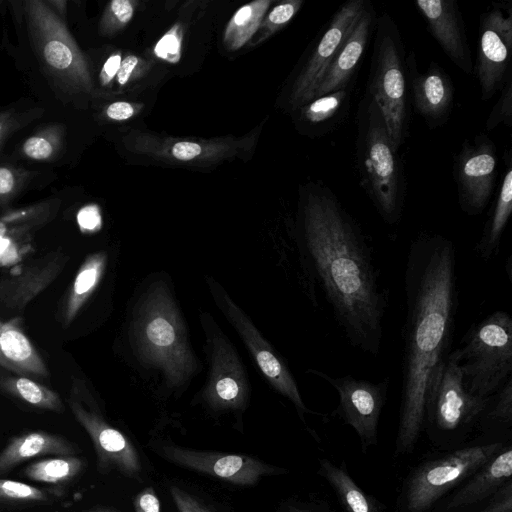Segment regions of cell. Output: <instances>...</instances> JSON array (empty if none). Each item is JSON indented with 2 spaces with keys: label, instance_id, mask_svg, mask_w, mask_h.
<instances>
[{
  "label": "cell",
  "instance_id": "cell-1",
  "mask_svg": "<svg viewBox=\"0 0 512 512\" xmlns=\"http://www.w3.org/2000/svg\"><path fill=\"white\" fill-rule=\"evenodd\" d=\"M299 226L314 276L348 343L376 357L387 293L359 224L321 181L301 191Z\"/></svg>",
  "mask_w": 512,
  "mask_h": 512
},
{
  "label": "cell",
  "instance_id": "cell-2",
  "mask_svg": "<svg viewBox=\"0 0 512 512\" xmlns=\"http://www.w3.org/2000/svg\"><path fill=\"white\" fill-rule=\"evenodd\" d=\"M402 386L397 453L410 452L424 428L428 394L451 352L458 304L457 257L451 239L422 232L404 271Z\"/></svg>",
  "mask_w": 512,
  "mask_h": 512
},
{
  "label": "cell",
  "instance_id": "cell-3",
  "mask_svg": "<svg viewBox=\"0 0 512 512\" xmlns=\"http://www.w3.org/2000/svg\"><path fill=\"white\" fill-rule=\"evenodd\" d=\"M129 336L138 360L156 368L171 388L183 386L198 370L185 323L163 281L152 283L134 305Z\"/></svg>",
  "mask_w": 512,
  "mask_h": 512
},
{
  "label": "cell",
  "instance_id": "cell-4",
  "mask_svg": "<svg viewBox=\"0 0 512 512\" xmlns=\"http://www.w3.org/2000/svg\"><path fill=\"white\" fill-rule=\"evenodd\" d=\"M355 160L359 183L382 220L397 224L403 214L406 181L399 151L376 101L365 91L356 113Z\"/></svg>",
  "mask_w": 512,
  "mask_h": 512
},
{
  "label": "cell",
  "instance_id": "cell-5",
  "mask_svg": "<svg viewBox=\"0 0 512 512\" xmlns=\"http://www.w3.org/2000/svg\"><path fill=\"white\" fill-rule=\"evenodd\" d=\"M366 92L378 104L397 151L410 127L409 89L405 49L400 30L387 12L376 17Z\"/></svg>",
  "mask_w": 512,
  "mask_h": 512
},
{
  "label": "cell",
  "instance_id": "cell-6",
  "mask_svg": "<svg viewBox=\"0 0 512 512\" xmlns=\"http://www.w3.org/2000/svg\"><path fill=\"white\" fill-rule=\"evenodd\" d=\"M469 392L493 395L512 373V317L497 310L473 325L451 351Z\"/></svg>",
  "mask_w": 512,
  "mask_h": 512
},
{
  "label": "cell",
  "instance_id": "cell-7",
  "mask_svg": "<svg viewBox=\"0 0 512 512\" xmlns=\"http://www.w3.org/2000/svg\"><path fill=\"white\" fill-rule=\"evenodd\" d=\"M257 138V130L242 137L211 139L161 136L130 130L125 137V146L131 153L157 161L208 166L251 152Z\"/></svg>",
  "mask_w": 512,
  "mask_h": 512
},
{
  "label": "cell",
  "instance_id": "cell-8",
  "mask_svg": "<svg viewBox=\"0 0 512 512\" xmlns=\"http://www.w3.org/2000/svg\"><path fill=\"white\" fill-rule=\"evenodd\" d=\"M502 447V443L466 447L419 466L405 488L407 510L426 511L451 487L483 467Z\"/></svg>",
  "mask_w": 512,
  "mask_h": 512
},
{
  "label": "cell",
  "instance_id": "cell-9",
  "mask_svg": "<svg viewBox=\"0 0 512 512\" xmlns=\"http://www.w3.org/2000/svg\"><path fill=\"white\" fill-rule=\"evenodd\" d=\"M488 399L467 390L450 352L428 394L424 425L442 434L464 432L480 420Z\"/></svg>",
  "mask_w": 512,
  "mask_h": 512
},
{
  "label": "cell",
  "instance_id": "cell-10",
  "mask_svg": "<svg viewBox=\"0 0 512 512\" xmlns=\"http://www.w3.org/2000/svg\"><path fill=\"white\" fill-rule=\"evenodd\" d=\"M511 50V2H494L481 15L477 56L473 68L482 100L491 99L512 75Z\"/></svg>",
  "mask_w": 512,
  "mask_h": 512
},
{
  "label": "cell",
  "instance_id": "cell-11",
  "mask_svg": "<svg viewBox=\"0 0 512 512\" xmlns=\"http://www.w3.org/2000/svg\"><path fill=\"white\" fill-rule=\"evenodd\" d=\"M367 3V0L345 2L325 25L290 85L287 105L291 112L313 99L337 50L361 17Z\"/></svg>",
  "mask_w": 512,
  "mask_h": 512
},
{
  "label": "cell",
  "instance_id": "cell-12",
  "mask_svg": "<svg viewBox=\"0 0 512 512\" xmlns=\"http://www.w3.org/2000/svg\"><path fill=\"white\" fill-rule=\"evenodd\" d=\"M497 148L484 133L466 139L454 156L453 178L458 203L469 216L481 214L488 205L497 177Z\"/></svg>",
  "mask_w": 512,
  "mask_h": 512
},
{
  "label": "cell",
  "instance_id": "cell-13",
  "mask_svg": "<svg viewBox=\"0 0 512 512\" xmlns=\"http://www.w3.org/2000/svg\"><path fill=\"white\" fill-rule=\"evenodd\" d=\"M207 281L215 303L238 331L261 372L273 388L294 404L304 421V415L311 411L304 404L295 379L286 364L225 290L213 279L207 278Z\"/></svg>",
  "mask_w": 512,
  "mask_h": 512
},
{
  "label": "cell",
  "instance_id": "cell-14",
  "mask_svg": "<svg viewBox=\"0 0 512 512\" xmlns=\"http://www.w3.org/2000/svg\"><path fill=\"white\" fill-rule=\"evenodd\" d=\"M68 404L75 419L92 441L99 472H116L140 481L143 472L142 462L131 440L110 425L90 402L73 394Z\"/></svg>",
  "mask_w": 512,
  "mask_h": 512
},
{
  "label": "cell",
  "instance_id": "cell-15",
  "mask_svg": "<svg viewBox=\"0 0 512 512\" xmlns=\"http://www.w3.org/2000/svg\"><path fill=\"white\" fill-rule=\"evenodd\" d=\"M310 373L324 379L339 395L338 413L356 431L364 452L377 444L378 423L385 405L389 377L379 381L357 379L353 376L333 377L319 370Z\"/></svg>",
  "mask_w": 512,
  "mask_h": 512
},
{
  "label": "cell",
  "instance_id": "cell-16",
  "mask_svg": "<svg viewBox=\"0 0 512 512\" xmlns=\"http://www.w3.org/2000/svg\"><path fill=\"white\" fill-rule=\"evenodd\" d=\"M209 343V374L202 398L213 410H243L250 387L245 368L232 344L221 333L206 329Z\"/></svg>",
  "mask_w": 512,
  "mask_h": 512
},
{
  "label": "cell",
  "instance_id": "cell-17",
  "mask_svg": "<svg viewBox=\"0 0 512 512\" xmlns=\"http://www.w3.org/2000/svg\"><path fill=\"white\" fill-rule=\"evenodd\" d=\"M157 451L175 465L236 485H255L264 476L286 473L248 455L192 450L175 444L161 445Z\"/></svg>",
  "mask_w": 512,
  "mask_h": 512
},
{
  "label": "cell",
  "instance_id": "cell-18",
  "mask_svg": "<svg viewBox=\"0 0 512 512\" xmlns=\"http://www.w3.org/2000/svg\"><path fill=\"white\" fill-rule=\"evenodd\" d=\"M408 85L413 107L430 129L443 126L449 119L454 86L449 74L432 61L420 72L414 51L406 58Z\"/></svg>",
  "mask_w": 512,
  "mask_h": 512
},
{
  "label": "cell",
  "instance_id": "cell-19",
  "mask_svg": "<svg viewBox=\"0 0 512 512\" xmlns=\"http://www.w3.org/2000/svg\"><path fill=\"white\" fill-rule=\"evenodd\" d=\"M415 6L446 56L466 74L473 73L464 20L456 0H418Z\"/></svg>",
  "mask_w": 512,
  "mask_h": 512
},
{
  "label": "cell",
  "instance_id": "cell-20",
  "mask_svg": "<svg viewBox=\"0 0 512 512\" xmlns=\"http://www.w3.org/2000/svg\"><path fill=\"white\" fill-rule=\"evenodd\" d=\"M375 22V11L368 1L361 17L337 50L313 98L351 87L353 76L370 42Z\"/></svg>",
  "mask_w": 512,
  "mask_h": 512
},
{
  "label": "cell",
  "instance_id": "cell-21",
  "mask_svg": "<svg viewBox=\"0 0 512 512\" xmlns=\"http://www.w3.org/2000/svg\"><path fill=\"white\" fill-rule=\"evenodd\" d=\"M77 448L66 438L46 431H30L12 437L0 452V475L17 465L43 456H71Z\"/></svg>",
  "mask_w": 512,
  "mask_h": 512
},
{
  "label": "cell",
  "instance_id": "cell-22",
  "mask_svg": "<svg viewBox=\"0 0 512 512\" xmlns=\"http://www.w3.org/2000/svg\"><path fill=\"white\" fill-rule=\"evenodd\" d=\"M63 265L62 258L42 260L25 268L16 277L0 282V303L8 309H23L53 282L63 269Z\"/></svg>",
  "mask_w": 512,
  "mask_h": 512
},
{
  "label": "cell",
  "instance_id": "cell-23",
  "mask_svg": "<svg viewBox=\"0 0 512 512\" xmlns=\"http://www.w3.org/2000/svg\"><path fill=\"white\" fill-rule=\"evenodd\" d=\"M504 159L506 169L475 247L476 253L484 261L498 254L501 238L512 213V158L509 150L506 151Z\"/></svg>",
  "mask_w": 512,
  "mask_h": 512
},
{
  "label": "cell",
  "instance_id": "cell-24",
  "mask_svg": "<svg viewBox=\"0 0 512 512\" xmlns=\"http://www.w3.org/2000/svg\"><path fill=\"white\" fill-rule=\"evenodd\" d=\"M351 100V88L334 91L316 98L297 108L305 131L312 137H320L335 130L346 118Z\"/></svg>",
  "mask_w": 512,
  "mask_h": 512
},
{
  "label": "cell",
  "instance_id": "cell-25",
  "mask_svg": "<svg viewBox=\"0 0 512 512\" xmlns=\"http://www.w3.org/2000/svg\"><path fill=\"white\" fill-rule=\"evenodd\" d=\"M512 475V449L501 450L451 499L449 508L475 504L495 493Z\"/></svg>",
  "mask_w": 512,
  "mask_h": 512
},
{
  "label": "cell",
  "instance_id": "cell-26",
  "mask_svg": "<svg viewBox=\"0 0 512 512\" xmlns=\"http://www.w3.org/2000/svg\"><path fill=\"white\" fill-rule=\"evenodd\" d=\"M0 365L24 377L48 376L42 358L15 320L0 327Z\"/></svg>",
  "mask_w": 512,
  "mask_h": 512
},
{
  "label": "cell",
  "instance_id": "cell-27",
  "mask_svg": "<svg viewBox=\"0 0 512 512\" xmlns=\"http://www.w3.org/2000/svg\"><path fill=\"white\" fill-rule=\"evenodd\" d=\"M319 464L320 474L336 491L346 512H382L381 505L364 493L344 465L337 466L328 459H321Z\"/></svg>",
  "mask_w": 512,
  "mask_h": 512
},
{
  "label": "cell",
  "instance_id": "cell-28",
  "mask_svg": "<svg viewBox=\"0 0 512 512\" xmlns=\"http://www.w3.org/2000/svg\"><path fill=\"white\" fill-rule=\"evenodd\" d=\"M272 1L255 0L241 6L226 25L223 43L228 51H236L257 33Z\"/></svg>",
  "mask_w": 512,
  "mask_h": 512
},
{
  "label": "cell",
  "instance_id": "cell-29",
  "mask_svg": "<svg viewBox=\"0 0 512 512\" xmlns=\"http://www.w3.org/2000/svg\"><path fill=\"white\" fill-rule=\"evenodd\" d=\"M104 253L90 255L80 267L63 308V324L69 325L98 285L105 267Z\"/></svg>",
  "mask_w": 512,
  "mask_h": 512
},
{
  "label": "cell",
  "instance_id": "cell-30",
  "mask_svg": "<svg viewBox=\"0 0 512 512\" xmlns=\"http://www.w3.org/2000/svg\"><path fill=\"white\" fill-rule=\"evenodd\" d=\"M84 466L83 459L76 455L56 456L30 463L23 470V474L37 482L64 484L77 477Z\"/></svg>",
  "mask_w": 512,
  "mask_h": 512
},
{
  "label": "cell",
  "instance_id": "cell-31",
  "mask_svg": "<svg viewBox=\"0 0 512 512\" xmlns=\"http://www.w3.org/2000/svg\"><path fill=\"white\" fill-rule=\"evenodd\" d=\"M0 385L9 394L33 407L59 413L64 410L58 393L27 377H8L2 379Z\"/></svg>",
  "mask_w": 512,
  "mask_h": 512
},
{
  "label": "cell",
  "instance_id": "cell-32",
  "mask_svg": "<svg viewBox=\"0 0 512 512\" xmlns=\"http://www.w3.org/2000/svg\"><path fill=\"white\" fill-rule=\"evenodd\" d=\"M302 5L303 0L279 2L263 18L255 38L251 39L252 41H250L249 45L254 47L269 39L294 18Z\"/></svg>",
  "mask_w": 512,
  "mask_h": 512
},
{
  "label": "cell",
  "instance_id": "cell-33",
  "mask_svg": "<svg viewBox=\"0 0 512 512\" xmlns=\"http://www.w3.org/2000/svg\"><path fill=\"white\" fill-rule=\"evenodd\" d=\"M52 496L49 492L24 482L0 479V502L47 503Z\"/></svg>",
  "mask_w": 512,
  "mask_h": 512
},
{
  "label": "cell",
  "instance_id": "cell-34",
  "mask_svg": "<svg viewBox=\"0 0 512 512\" xmlns=\"http://www.w3.org/2000/svg\"><path fill=\"white\" fill-rule=\"evenodd\" d=\"M480 419L503 425L512 423V376L489 397Z\"/></svg>",
  "mask_w": 512,
  "mask_h": 512
},
{
  "label": "cell",
  "instance_id": "cell-35",
  "mask_svg": "<svg viewBox=\"0 0 512 512\" xmlns=\"http://www.w3.org/2000/svg\"><path fill=\"white\" fill-rule=\"evenodd\" d=\"M182 43L183 27L181 23H176L157 41L153 53L169 64H177L182 56Z\"/></svg>",
  "mask_w": 512,
  "mask_h": 512
},
{
  "label": "cell",
  "instance_id": "cell-36",
  "mask_svg": "<svg viewBox=\"0 0 512 512\" xmlns=\"http://www.w3.org/2000/svg\"><path fill=\"white\" fill-rule=\"evenodd\" d=\"M500 95L490 114L486 120V129L491 131L500 124L506 125L508 128L512 124V75L509 76L502 88Z\"/></svg>",
  "mask_w": 512,
  "mask_h": 512
},
{
  "label": "cell",
  "instance_id": "cell-37",
  "mask_svg": "<svg viewBox=\"0 0 512 512\" xmlns=\"http://www.w3.org/2000/svg\"><path fill=\"white\" fill-rule=\"evenodd\" d=\"M137 1L113 0L109 3L105 15V25L109 32H115L124 28L133 18Z\"/></svg>",
  "mask_w": 512,
  "mask_h": 512
},
{
  "label": "cell",
  "instance_id": "cell-38",
  "mask_svg": "<svg viewBox=\"0 0 512 512\" xmlns=\"http://www.w3.org/2000/svg\"><path fill=\"white\" fill-rule=\"evenodd\" d=\"M148 68V63L134 54L125 56L120 64L116 81L119 86L123 87L132 80L142 76Z\"/></svg>",
  "mask_w": 512,
  "mask_h": 512
},
{
  "label": "cell",
  "instance_id": "cell-39",
  "mask_svg": "<svg viewBox=\"0 0 512 512\" xmlns=\"http://www.w3.org/2000/svg\"><path fill=\"white\" fill-rule=\"evenodd\" d=\"M44 57L49 65L56 69L69 67L73 60L71 50L62 42L52 40L44 47Z\"/></svg>",
  "mask_w": 512,
  "mask_h": 512
},
{
  "label": "cell",
  "instance_id": "cell-40",
  "mask_svg": "<svg viewBox=\"0 0 512 512\" xmlns=\"http://www.w3.org/2000/svg\"><path fill=\"white\" fill-rule=\"evenodd\" d=\"M170 494L178 512H210L197 498L176 485H171Z\"/></svg>",
  "mask_w": 512,
  "mask_h": 512
},
{
  "label": "cell",
  "instance_id": "cell-41",
  "mask_svg": "<svg viewBox=\"0 0 512 512\" xmlns=\"http://www.w3.org/2000/svg\"><path fill=\"white\" fill-rule=\"evenodd\" d=\"M480 512H512V482L507 481Z\"/></svg>",
  "mask_w": 512,
  "mask_h": 512
},
{
  "label": "cell",
  "instance_id": "cell-42",
  "mask_svg": "<svg viewBox=\"0 0 512 512\" xmlns=\"http://www.w3.org/2000/svg\"><path fill=\"white\" fill-rule=\"evenodd\" d=\"M143 105L127 101H116L106 108V115L114 121H125L137 115Z\"/></svg>",
  "mask_w": 512,
  "mask_h": 512
},
{
  "label": "cell",
  "instance_id": "cell-43",
  "mask_svg": "<svg viewBox=\"0 0 512 512\" xmlns=\"http://www.w3.org/2000/svg\"><path fill=\"white\" fill-rule=\"evenodd\" d=\"M135 512H160V501L152 486L140 491L133 501Z\"/></svg>",
  "mask_w": 512,
  "mask_h": 512
},
{
  "label": "cell",
  "instance_id": "cell-44",
  "mask_svg": "<svg viewBox=\"0 0 512 512\" xmlns=\"http://www.w3.org/2000/svg\"><path fill=\"white\" fill-rule=\"evenodd\" d=\"M77 220L79 226L85 231H95L101 226V215L96 205H88L83 207L78 215Z\"/></svg>",
  "mask_w": 512,
  "mask_h": 512
},
{
  "label": "cell",
  "instance_id": "cell-45",
  "mask_svg": "<svg viewBox=\"0 0 512 512\" xmlns=\"http://www.w3.org/2000/svg\"><path fill=\"white\" fill-rule=\"evenodd\" d=\"M24 152L31 158L41 160L51 155L52 146L41 137H31L24 144Z\"/></svg>",
  "mask_w": 512,
  "mask_h": 512
},
{
  "label": "cell",
  "instance_id": "cell-46",
  "mask_svg": "<svg viewBox=\"0 0 512 512\" xmlns=\"http://www.w3.org/2000/svg\"><path fill=\"white\" fill-rule=\"evenodd\" d=\"M122 61L121 53L112 54L104 63L101 71V82L103 85L110 83L117 75Z\"/></svg>",
  "mask_w": 512,
  "mask_h": 512
},
{
  "label": "cell",
  "instance_id": "cell-47",
  "mask_svg": "<svg viewBox=\"0 0 512 512\" xmlns=\"http://www.w3.org/2000/svg\"><path fill=\"white\" fill-rule=\"evenodd\" d=\"M14 184L12 173L6 168H0V194L11 191Z\"/></svg>",
  "mask_w": 512,
  "mask_h": 512
},
{
  "label": "cell",
  "instance_id": "cell-48",
  "mask_svg": "<svg viewBox=\"0 0 512 512\" xmlns=\"http://www.w3.org/2000/svg\"><path fill=\"white\" fill-rule=\"evenodd\" d=\"M285 512H315L310 509L301 508V507H290Z\"/></svg>",
  "mask_w": 512,
  "mask_h": 512
},
{
  "label": "cell",
  "instance_id": "cell-49",
  "mask_svg": "<svg viewBox=\"0 0 512 512\" xmlns=\"http://www.w3.org/2000/svg\"><path fill=\"white\" fill-rule=\"evenodd\" d=\"M506 268H507L506 270L508 272V277L510 279V282H512V280H511V276H512V273H511V270H512V259H511V257H509L508 260H507Z\"/></svg>",
  "mask_w": 512,
  "mask_h": 512
},
{
  "label": "cell",
  "instance_id": "cell-50",
  "mask_svg": "<svg viewBox=\"0 0 512 512\" xmlns=\"http://www.w3.org/2000/svg\"><path fill=\"white\" fill-rule=\"evenodd\" d=\"M5 233H6V227H5V225L3 223L0 222V239L3 238Z\"/></svg>",
  "mask_w": 512,
  "mask_h": 512
},
{
  "label": "cell",
  "instance_id": "cell-51",
  "mask_svg": "<svg viewBox=\"0 0 512 512\" xmlns=\"http://www.w3.org/2000/svg\"><path fill=\"white\" fill-rule=\"evenodd\" d=\"M90 512H117V511H114L111 509H98V510H94V511H90Z\"/></svg>",
  "mask_w": 512,
  "mask_h": 512
},
{
  "label": "cell",
  "instance_id": "cell-52",
  "mask_svg": "<svg viewBox=\"0 0 512 512\" xmlns=\"http://www.w3.org/2000/svg\"><path fill=\"white\" fill-rule=\"evenodd\" d=\"M1 323H2V322H0V324H1Z\"/></svg>",
  "mask_w": 512,
  "mask_h": 512
},
{
  "label": "cell",
  "instance_id": "cell-53",
  "mask_svg": "<svg viewBox=\"0 0 512 512\" xmlns=\"http://www.w3.org/2000/svg\"><path fill=\"white\" fill-rule=\"evenodd\" d=\"M1 128V127H0Z\"/></svg>",
  "mask_w": 512,
  "mask_h": 512
}]
</instances>
